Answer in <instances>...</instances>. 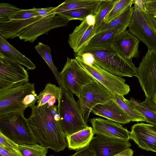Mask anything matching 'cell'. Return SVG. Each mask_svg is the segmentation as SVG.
Masks as SVG:
<instances>
[{"label":"cell","instance_id":"6da1fadb","mask_svg":"<svg viewBox=\"0 0 156 156\" xmlns=\"http://www.w3.org/2000/svg\"><path fill=\"white\" fill-rule=\"evenodd\" d=\"M31 113L27 119L37 143L55 152L67 146L66 136L61 126L58 111L54 112L48 104L31 106Z\"/></svg>","mask_w":156,"mask_h":156},{"label":"cell","instance_id":"7a4b0ae2","mask_svg":"<svg viewBox=\"0 0 156 156\" xmlns=\"http://www.w3.org/2000/svg\"><path fill=\"white\" fill-rule=\"evenodd\" d=\"M86 52H89L94 55V63L115 76L120 77H136L137 68L132 61L122 57L113 44L102 47L85 48L78 55Z\"/></svg>","mask_w":156,"mask_h":156},{"label":"cell","instance_id":"3957f363","mask_svg":"<svg viewBox=\"0 0 156 156\" xmlns=\"http://www.w3.org/2000/svg\"><path fill=\"white\" fill-rule=\"evenodd\" d=\"M58 102L60 122L66 136L87 128L89 126L84 121L73 94L62 86Z\"/></svg>","mask_w":156,"mask_h":156},{"label":"cell","instance_id":"277c9868","mask_svg":"<svg viewBox=\"0 0 156 156\" xmlns=\"http://www.w3.org/2000/svg\"><path fill=\"white\" fill-rule=\"evenodd\" d=\"M24 112L0 115V132L18 145L37 143Z\"/></svg>","mask_w":156,"mask_h":156},{"label":"cell","instance_id":"5b68a950","mask_svg":"<svg viewBox=\"0 0 156 156\" xmlns=\"http://www.w3.org/2000/svg\"><path fill=\"white\" fill-rule=\"evenodd\" d=\"M35 90L34 84L29 81L23 82L0 90V115L24 112L23 104L26 97Z\"/></svg>","mask_w":156,"mask_h":156},{"label":"cell","instance_id":"8992f818","mask_svg":"<svg viewBox=\"0 0 156 156\" xmlns=\"http://www.w3.org/2000/svg\"><path fill=\"white\" fill-rule=\"evenodd\" d=\"M60 72V86L69 90L79 98L83 88L94 80L75 58H67Z\"/></svg>","mask_w":156,"mask_h":156},{"label":"cell","instance_id":"52a82bcc","mask_svg":"<svg viewBox=\"0 0 156 156\" xmlns=\"http://www.w3.org/2000/svg\"><path fill=\"white\" fill-rule=\"evenodd\" d=\"M112 100H114L113 94L103 85L94 80L83 88L77 102L83 118L87 123L94 108Z\"/></svg>","mask_w":156,"mask_h":156},{"label":"cell","instance_id":"ba28073f","mask_svg":"<svg viewBox=\"0 0 156 156\" xmlns=\"http://www.w3.org/2000/svg\"><path fill=\"white\" fill-rule=\"evenodd\" d=\"M76 59L94 80L103 85L113 95L124 96L130 91L129 86L122 77L107 72L94 62L91 66H89L81 60Z\"/></svg>","mask_w":156,"mask_h":156},{"label":"cell","instance_id":"9c48e42d","mask_svg":"<svg viewBox=\"0 0 156 156\" xmlns=\"http://www.w3.org/2000/svg\"><path fill=\"white\" fill-rule=\"evenodd\" d=\"M73 20L59 13L53 16L43 17L22 29L17 37L24 42L29 41L33 43L40 35L48 34L53 29L66 26L69 22Z\"/></svg>","mask_w":156,"mask_h":156},{"label":"cell","instance_id":"30bf717a","mask_svg":"<svg viewBox=\"0 0 156 156\" xmlns=\"http://www.w3.org/2000/svg\"><path fill=\"white\" fill-rule=\"evenodd\" d=\"M136 77L146 99L156 96V50L148 49L137 68Z\"/></svg>","mask_w":156,"mask_h":156},{"label":"cell","instance_id":"8fae6325","mask_svg":"<svg viewBox=\"0 0 156 156\" xmlns=\"http://www.w3.org/2000/svg\"><path fill=\"white\" fill-rule=\"evenodd\" d=\"M133 10L128 30L147 47L156 50V34L148 24L137 0H133Z\"/></svg>","mask_w":156,"mask_h":156},{"label":"cell","instance_id":"7c38bea8","mask_svg":"<svg viewBox=\"0 0 156 156\" xmlns=\"http://www.w3.org/2000/svg\"><path fill=\"white\" fill-rule=\"evenodd\" d=\"M95 14L88 15L69 34L68 42L76 55L88 45L95 34Z\"/></svg>","mask_w":156,"mask_h":156},{"label":"cell","instance_id":"4fadbf2b","mask_svg":"<svg viewBox=\"0 0 156 156\" xmlns=\"http://www.w3.org/2000/svg\"><path fill=\"white\" fill-rule=\"evenodd\" d=\"M29 81L28 73L21 64L0 54V90Z\"/></svg>","mask_w":156,"mask_h":156},{"label":"cell","instance_id":"5bb4252c","mask_svg":"<svg viewBox=\"0 0 156 156\" xmlns=\"http://www.w3.org/2000/svg\"><path fill=\"white\" fill-rule=\"evenodd\" d=\"M131 146L128 140L96 134L92 138L89 147L96 156H114Z\"/></svg>","mask_w":156,"mask_h":156},{"label":"cell","instance_id":"9a60e30c","mask_svg":"<svg viewBox=\"0 0 156 156\" xmlns=\"http://www.w3.org/2000/svg\"><path fill=\"white\" fill-rule=\"evenodd\" d=\"M130 139L140 148L156 152L155 126L143 122L137 123L131 127Z\"/></svg>","mask_w":156,"mask_h":156},{"label":"cell","instance_id":"2e32d148","mask_svg":"<svg viewBox=\"0 0 156 156\" xmlns=\"http://www.w3.org/2000/svg\"><path fill=\"white\" fill-rule=\"evenodd\" d=\"M90 121L95 134L128 140L130 139V132L119 123L100 118H93Z\"/></svg>","mask_w":156,"mask_h":156},{"label":"cell","instance_id":"e0dca14e","mask_svg":"<svg viewBox=\"0 0 156 156\" xmlns=\"http://www.w3.org/2000/svg\"><path fill=\"white\" fill-rule=\"evenodd\" d=\"M140 40L126 30L115 38L113 45L119 54L125 59L132 61L139 57V45Z\"/></svg>","mask_w":156,"mask_h":156},{"label":"cell","instance_id":"ac0fdd59","mask_svg":"<svg viewBox=\"0 0 156 156\" xmlns=\"http://www.w3.org/2000/svg\"><path fill=\"white\" fill-rule=\"evenodd\" d=\"M91 112L120 124H125L131 122L129 116L114 100L96 106Z\"/></svg>","mask_w":156,"mask_h":156},{"label":"cell","instance_id":"d6986e66","mask_svg":"<svg viewBox=\"0 0 156 156\" xmlns=\"http://www.w3.org/2000/svg\"><path fill=\"white\" fill-rule=\"evenodd\" d=\"M0 54L9 60L25 66L28 69L33 70L36 68L30 59L20 53L1 35Z\"/></svg>","mask_w":156,"mask_h":156},{"label":"cell","instance_id":"ffe728a7","mask_svg":"<svg viewBox=\"0 0 156 156\" xmlns=\"http://www.w3.org/2000/svg\"><path fill=\"white\" fill-rule=\"evenodd\" d=\"M125 101L133 110L139 113L146 120V122L156 126V105L151 99H146L140 103L133 98Z\"/></svg>","mask_w":156,"mask_h":156},{"label":"cell","instance_id":"44dd1931","mask_svg":"<svg viewBox=\"0 0 156 156\" xmlns=\"http://www.w3.org/2000/svg\"><path fill=\"white\" fill-rule=\"evenodd\" d=\"M40 16L26 20H12L6 22L0 23V35L5 39H13L23 28L40 19Z\"/></svg>","mask_w":156,"mask_h":156},{"label":"cell","instance_id":"7402d4cb","mask_svg":"<svg viewBox=\"0 0 156 156\" xmlns=\"http://www.w3.org/2000/svg\"><path fill=\"white\" fill-rule=\"evenodd\" d=\"M95 134L92 127L89 126L86 129L66 136L68 148L77 151L88 147Z\"/></svg>","mask_w":156,"mask_h":156},{"label":"cell","instance_id":"603a6c76","mask_svg":"<svg viewBox=\"0 0 156 156\" xmlns=\"http://www.w3.org/2000/svg\"><path fill=\"white\" fill-rule=\"evenodd\" d=\"M133 10L132 5L128 6L121 14L106 24L103 23L96 31L95 34L107 30L116 29L122 33L126 30L131 22Z\"/></svg>","mask_w":156,"mask_h":156},{"label":"cell","instance_id":"cb8c5ba5","mask_svg":"<svg viewBox=\"0 0 156 156\" xmlns=\"http://www.w3.org/2000/svg\"><path fill=\"white\" fill-rule=\"evenodd\" d=\"M102 0H66L56 7L51 14L81 8H98Z\"/></svg>","mask_w":156,"mask_h":156},{"label":"cell","instance_id":"d4e9b609","mask_svg":"<svg viewBox=\"0 0 156 156\" xmlns=\"http://www.w3.org/2000/svg\"><path fill=\"white\" fill-rule=\"evenodd\" d=\"M121 33L120 30L116 29L99 32L93 37L84 48L105 47L113 44L115 38Z\"/></svg>","mask_w":156,"mask_h":156},{"label":"cell","instance_id":"484cf974","mask_svg":"<svg viewBox=\"0 0 156 156\" xmlns=\"http://www.w3.org/2000/svg\"><path fill=\"white\" fill-rule=\"evenodd\" d=\"M60 93L59 87L50 83H47L43 90L37 96V105L42 106L54 99H56L58 101Z\"/></svg>","mask_w":156,"mask_h":156},{"label":"cell","instance_id":"4316f807","mask_svg":"<svg viewBox=\"0 0 156 156\" xmlns=\"http://www.w3.org/2000/svg\"><path fill=\"white\" fill-rule=\"evenodd\" d=\"M141 2L144 16L156 34V0H141Z\"/></svg>","mask_w":156,"mask_h":156},{"label":"cell","instance_id":"83f0119b","mask_svg":"<svg viewBox=\"0 0 156 156\" xmlns=\"http://www.w3.org/2000/svg\"><path fill=\"white\" fill-rule=\"evenodd\" d=\"M35 48L47 64L60 85V73L58 71L57 68L53 62L50 47L41 42H39L35 46Z\"/></svg>","mask_w":156,"mask_h":156},{"label":"cell","instance_id":"f1b7e54d","mask_svg":"<svg viewBox=\"0 0 156 156\" xmlns=\"http://www.w3.org/2000/svg\"><path fill=\"white\" fill-rule=\"evenodd\" d=\"M118 0H102L95 14L96 30L103 24L104 19Z\"/></svg>","mask_w":156,"mask_h":156},{"label":"cell","instance_id":"f546056e","mask_svg":"<svg viewBox=\"0 0 156 156\" xmlns=\"http://www.w3.org/2000/svg\"><path fill=\"white\" fill-rule=\"evenodd\" d=\"M19 151L23 156H46L48 148L35 143L19 145Z\"/></svg>","mask_w":156,"mask_h":156},{"label":"cell","instance_id":"4dcf8cb0","mask_svg":"<svg viewBox=\"0 0 156 156\" xmlns=\"http://www.w3.org/2000/svg\"><path fill=\"white\" fill-rule=\"evenodd\" d=\"M114 100L119 105L130 118L131 121L144 122L145 119L139 113L133 110L124 101V96L113 95Z\"/></svg>","mask_w":156,"mask_h":156},{"label":"cell","instance_id":"1f68e13d","mask_svg":"<svg viewBox=\"0 0 156 156\" xmlns=\"http://www.w3.org/2000/svg\"><path fill=\"white\" fill-rule=\"evenodd\" d=\"M133 4V0H118L110 12L104 19L103 23L106 24L122 13Z\"/></svg>","mask_w":156,"mask_h":156},{"label":"cell","instance_id":"d6a6232c","mask_svg":"<svg viewBox=\"0 0 156 156\" xmlns=\"http://www.w3.org/2000/svg\"><path fill=\"white\" fill-rule=\"evenodd\" d=\"M98 8L79 9L58 13L71 18L73 20H79L82 21L88 15L96 14L97 12Z\"/></svg>","mask_w":156,"mask_h":156},{"label":"cell","instance_id":"836d02e7","mask_svg":"<svg viewBox=\"0 0 156 156\" xmlns=\"http://www.w3.org/2000/svg\"><path fill=\"white\" fill-rule=\"evenodd\" d=\"M21 9L11 4L1 3H0V23L8 22L14 14Z\"/></svg>","mask_w":156,"mask_h":156},{"label":"cell","instance_id":"e575fe53","mask_svg":"<svg viewBox=\"0 0 156 156\" xmlns=\"http://www.w3.org/2000/svg\"><path fill=\"white\" fill-rule=\"evenodd\" d=\"M0 146L9 152L22 154L19 150V145L0 132Z\"/></svg>","mask_w":156,"mask_h":156},{"label":"cell","instance_id":"d590c367","mask_svg":"<svg viewBox=\"0 0 156 156\" xmlns=\"http://www.w3.org/2000/svg\"><path fill=\"white\" fill-rule=\"evenodd\" d=\"M35 9L34 7L30 9H21L12 15L10 20H26L40 16Z\"/></svg>","mask_w":156,"mask_h":156},{"label":"cell","instance_id":"8d00e7d4","mask_svg":"<svg viewBox=\"0 0 156 156\" xmlns=\"http://www.w3.org/2000/svg\"><path fill=\"white\" fill-rule=\"evenodd\" d=\"M37 95L34 91L30 94L27 95L23 101L24 105L27 108L30 107L37 101Z\"/></svg>","mask_w":156,"mask_h":156},{"label":"cell","instance_id":"74e56055","mask_svg":"<svg viewBox=\"0 0 156 156\" xmlns=\"http://www.w3.org/2000/svg\"><path fill=\"white\" fill-rule=\"evenodd\" d=\"M56 7H49L45 8H36L35 10L40 16L43 17H51L55 16L56 14H51V12Z\"/></svg>","mask_w":156,"mask_h":156},{"label":"cell","instance_id":"f35d334b","mask_svg":"<svg viewBox=\"0 0 156 156\" xmlns=\"http://www.w3.org/2000/svg\"><path fill=\"white\" fill-rule=\"evenodd\" d=\"M70 156H96L94 151L89 147L78 150Z\"/></svg>","mask_w":156,"mask_h":156},{"label":"cell","instance_id":"ab89813d","mask_svg":"<svg viewBox=\"0 0 156 156\" xmlns=\"http://www.w3.org/2000/svg\"><path fill=\"white\" fill-rule=\"evenodd\" d=\"M0 156H23L19 154L9 152L2 147L0 146Z\"/></svg>","mask_w":156,"mask_h":156},{"label":"cell","instance_id":"60d3db41","mask_svg":"<svg viewBox=\"0 0 156 156\" xmlns=\"http://www.w3.org/2000/svg\"><path fill=\"white\" fill-rule=\"evenodd\" d=\"M133 150L129 148L114 156H133Z\"/></svg>","mask_w":156,"mask_h":156},{"label":"cell","instance_id":"b9f144b4","mask_svg":"<svg viewBox=\"0 0 156 156\" xmlns=\"http://www.w3.org/2000/svg\"><path fill=\"white\" fill-rule=\"evenodd\" d=\"M152 101L156 105V96L152 98L151 99Z\"/></svg>","mask_w":156,"mask_h":156},{"label":"cell","instance_id":"7bdbcfd3","mask_svg":"<svg viewBox=\"0 0 156 156\" xmlns=\"http://www.w3.org/2000/svg\"><path fill=\"white\" fill-rule=\"evenodd\" d=\"M49 156H55V155H51Z\"/></svg>","mask_w":156,"mask_h":156},{"label":"cell","instance_id":"ee69618b","mask_svg":"<svg viewBox=\"0 0 156 156\" xmlns=\"http://www.w3.org/2000/svg\"><path fill=\"white\" fill-rule=\"evenodd\" d=\"M144 156V155H141V156Z\"/></svg>","mask_w":156,"mask_h":156},{"label":"cell","instance_id":"f6af8a7d","mask_svg":"<svg viewBox=\"0 0 156 156\" xmlns=\"http://www.w3.org/2000/svg\"><path fill=\"white\" fill-rule=\"evenodd\" d=\"M155 127H156V126H155Z\"/></svg>","mask_w":156,"mask_h":156}]
</instances>
